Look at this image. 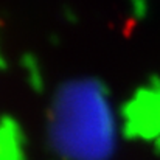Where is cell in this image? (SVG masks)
Returning a JSON list of instances; mask_svg holds the SVG:
<instances>
[{
  "mask_svg": "<svg viewBox=\"0 0 160 160\" xmlns=\"http://www.w3.org/2000/svg\"><path fill=\"white\" fill-rule=\"evenodd\" d=\"M22 64L28 70V79H30L31 86L36 90H41L42 89V78H41V72H38V61H36V58L31 56V54H27V56H23Z\"/></svg>",
  "mask_w": 160,
  "mask_h": 160,
  "instance_id": "cell-2",
  "label": "cell"
},
{
  "mask_svg": "<svg viewBox=\"0 0 160 160\" xmlns=\"http://www.w3.org/2000/svg\"><path fill=\"white\" fill-rule=\"evenodd\" d=\"M135 2V11H137V14L140 16V12H143V0H134Z\"/></svg>",
  "mask_w": 160,
  "mask_h": 160,
  "instance_id": "cell-3",
  "label": "cell"
},
{
  "mask_svg": "<svg viewBox=\"0 0 160 160\" xmlns=\"http://www.w3.org/2000/svg\"><path fill=\"white\" fill-rule=\"evenodd\" d=\"M52 132L59 148L86 154L107 148L112 137V113L104 84L97 78H75L56 90L52 104Z\"/></svg>",
  "mask_w": 160,
  "mask_h": 160,
  "instance_id": "cell-1",
  "label": "cell"
},
{
  "mask_svg": "<svg viewBox=\"0 0 160 160\" xmlns=\"http://www.w3.org/2000/svg\"><path fill=\"white\" fill-rule=\"evenodd\" d=\"M5 61H3V58H0V68H5Z\"/></svg>",
  "mask_w": 160,
  "mask_h": 160,
  "instance_id": "cell-4",
  "label": "cell"
}]
</instances>
